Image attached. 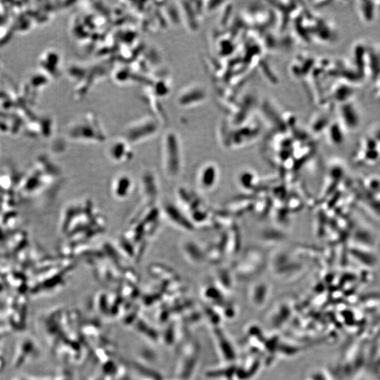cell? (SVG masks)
I'll list each match as a JSON object with an SVG mask.
<instances>
[{
    "instance_id": "6da1fadb",
    "label": "cell",
    "mask_w": 380,
    "mask_h": 380,
    "mask_svg": "<svg viewBox=\"0 0 380 380\" xmlns=\"http://www.w3.org/2000/svg\"><path fill=\"white\" fill-rule=\"evenodd\" d=\"M164 162L166 170L174 176L179 171L180 155L179 143L176 135L173 133H169L166 135L164 140Z\"/></svg>"
},
{
    "instance_id": "7a4b0ae2",
    "label": "cell",
    "mask_w": 380,
    "mask_h": 380,
    "mask_svg": "<svg viewBox=\"0 0 380 380\" xmlns=\"http://www.w3.org/2000/svg\"><path fill=\"white\" fill-rule=\"evenodd\" d=\"M127 178H120L115 183V194L120 198H123L129 194V189L131 190V181Z\"/></svg>"
}]
</instances>
